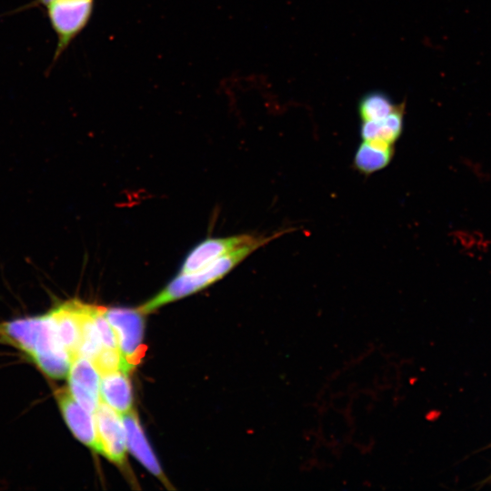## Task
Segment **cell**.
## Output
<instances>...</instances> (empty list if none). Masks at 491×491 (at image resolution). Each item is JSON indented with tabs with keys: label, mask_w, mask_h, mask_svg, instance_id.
Returning a JSON list of instances; mask_svg holds the SVG:
<instances>
[{
	"label": "cell",
	"mask_w": 491,
	"mask_h": 491,
	"mask_svg": "<svg viewBox=\"0 0 491 491\" xmlns=\"http://www.w3.org/2000/svg\"><path fill=\"white\" fill-rule=\"evenodd\" d=\"M286 232L281 231L269 237L260 236L258 239L240 246L197 272L179 273L163 290L138 309L145 315L167 303L192 295L210 286L225 276L251 253Z\"/></svg>",
	"instance_id": "cell-1"
},
{
	"label": "cell",
	"mask_w": 491,
	"mask_h": 491,
	"mask_svg": "<svg viewBox=\"0 0 491 491\" xmlns=\"http://www.w3.org/2000/svg\"><path fill=\"white\" fill-rule=\"evenodd\" d=\"M95 0H54L46 5V15L57 37L53 63L87 25Z\"/></svg>",
	"instance_id": "cell-2"
},
{
	"label": "cell",
	"mask_w": 491,
	"mask_h": 491,
	"mask_svg": "<svg viewBox=\"0 0 491 491\" xmlns=\"http://www.w3.org/2000/svg\"><path fill=\"white\" fill-rule=\"evenodd\" d=\"M105 315L114 329L119 351L125 360L135 368L146 349L143 344L145 314L138 308L115 307L105 308Z\"/></svg>",
	"instance_id": "cell-3"
},
{
	"label": "cell",
	"mask_w": 491,
	"mask_h": 491,
	"mask_svg": "<svg viewBox=\"0 0 491 491\" xmlns=\"http://www.w3.org/2000/svg\"><path fill=\"white\" fill-rule=\"evenodd\" d=\"M102 455L119 466L125 463L126 436L121 415L100 400L94 414Z\"/></svg>",
	"instance_id": "cell-4"
},
{
	"label": "cell",
	"mask_w": 491,
	"mask_h": 491,
	"mask_svg": "<svg viewBox=\"0 0 491 491\" xmlns=\"http://www.w3.org/2000/svg\"><path fill=\"white\" fill-rule=\"evenodd\" d=\"M260 236L251 235L207 238L196 245L184 260L180 274L197 272Z\"/></svg>",
	"instance_id": "cell-5"
},
{
	"label": "cell",
	"mask_w": 491,
	"mask_h": 491,
	"mask_svg": "<svg viewBox=\"0 0 491 491\" xmlns=\"http://www.w3.org/2000/svg\"><path fill=\"white\" fill-rule=\"evenodd\" d=\"M55 396L63 417L73 435L84 445L102 455L94 415L73 398L68 388L57 390Z\"/></svg>",
	"instance_id": "cell-6"
},
{
	"label": "cell",
	"mask_w": 491,
	"mask_h": 491,
	"mask_svg": "<svg viewBox=\"0 0 491 491\" xmlns=\"http://www.w3.org/2000/svg\"><path fill=\"white\" fill-rule=\"evenodd\" d=\"M51 325L48 314L0 324V340L31 356Z\"/></svg>",
	"instance_id": "cell-7"
},
{
	"label": "cell",
	"mask_w": 491,
	"mask_h": 491,
	"mask_svg": "<svg viewBox=\"0 0 491 491\" xmlns=\"http://www.w3.org/2000/svg\"><path fill=\"white\" fill-rule=\"evenodd\" d=\"M84 303L67 301L49 312L57 338L69 354L72 361L78 356L82 336V312Z\"/></svg>",
	"instance_id": "cell-8"
},
{
	"label": "cell",
	"mask_w": 491,
	"mask_h": 491,
	"mask_svg": "<svg viewBox=\"0 0 491 491\" xmlns=\"http://www.w3.org/2000/svg\"><path fill=\"white\" fill-rule=\"evenodd\" d=\"M125 426L127 449L153 475L169 485L161 466L145 436L137 415L130 410L121 415Z\"/></svg>",
	"instance_id": "cell-9"
},
{
	"label": "cell",
	"mask_w": 491,
	"mask_h": 491,
	"mask_svg": "<svg viewBox=\"0 0 491 491\" xmlns=\"http://www.w3.org/2000/svg\"><path fill=\"white\" fill-rule=\"evenodd\" d=\"M100 398L120 415L131 410L132 387L128 373L118 370L101 376Z\"/></svg>",
	"instance_id": "cell-10"
},
{
	"label": "cell",
	"mask_w": 491,
	"mask_h": 491,
	"mask_svg": "<svg viewBox=\"0 0 491 491\" xmlns=\"http://www.w3.org/2000/svg\"><path fill=\"white\" fill-rule=\"evenodd\" d=\"M403 126L404 105H399L393 113L383 119L363 122L360 135L362 139L366 141L394 145L402 134Z\"/></svg>",
	"instance_id": "cell-11"
},
{
	"label": "cell",
	"mask_w": 491,
	"mask_h": 491,
	"mask_svg": "<svg viewBox=\"0 0 491 491\" xmlns=\"http://www.w3.org/2000/svg\"><path fill=\"white\" fill-rule=\"evenodd\" d=\"M394 155V146L363 140L354 156V165L364 175H371L387 166Z\"/></svg>",
	"instance_id": "cell-12"
},
{
	"label": "cell",
	"mask_w": 491,
	"mask_h": 491,
	"mask_svg": "<svg viewBox=\"0 0 491 491\" xmlns=\"http://www.w3.org/2000/svg\"><path fill=\"white\" fill-rule=\"evenodd\" d=\"M399 105L383 92H370L358 104V113L362 121L380 120L393 113Z\"/></svg>",
	"instance_id": "cell-13"
},
{
	"label": "cell",
	"mask_w": 491,
	"mask_h": 491,
	"mask_svg": "<svg viewBox=\"0 0 491 491\" xmlns=\"http://www.w3.org/2000/svg\"><path fill=\"white\" fill-rule=\"evenodd\" d=\"M67 376L69 384H75L100 396L99 373L91 360L80 356L75 357L72 361Z\"/></svg>",
	"instance_id": "cell-14"
},
{
	"label": "cell",
	"mask_w": 491,
	"mask_h": 491,
	"mask_svg": "<svg viewBox=\"0 0 491 491\" xmlns=\"http://www.w3.org/2000/svg\"><path fill=\"white\" fill-rule=\"evenodd\" d=\"M36 366L49 377L62 379L68 376L72 359L65 349L38 354L31 357Z\"/></svg>",
	"instance_id": "cell-15"
},
{
	"label": "cell",
	"mask_w": 491,
	"mask_h": 491,
	"mask_svg": "<svg viewBox=\"0 0 491 491\" xmlns=\"http://www.w3.org/2000/svg\"><path fill=\"white\" fill-rule=\"evenodd\" d=\"M92 363L99 375L122 370L129 373L134 369L123 357L118 348L103 347Z\"/></svg>",
	"instance_id": "cell-16"
},
{
	"label": "cell",
	"mask_w": 491,
	"mask_h": 491,
	"mask_svg": "<svg viewBox=\"0 0 491 491\" xmlns=\"http://www.w3.org/2000/svg\"><path fill=\"white\" fill-rule=\"evenodd\" d=\"M105 308L95 306L94 322L103 347L118 348L115 334L105 315Z\"/></svg>",
	"instance_id": "cell-17"
}]
</instances>
